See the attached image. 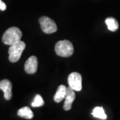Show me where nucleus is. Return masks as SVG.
Instances as JSON below:
<instances>
[{
	"mask_svg": "<svg viewBox=\"0 0 120 120\" xmlns=\"http://www.w3.org/2000/svg\"><path fill=\"white\" fill-rule=\"evenodd\" d=\"M92 115L95 117H97L101 120H106L107 116L104 112V109L102 107H95L92 112Z\"/></svg>",
	"mask_w": 120,
	"mask_h": 120,
	"instance_id": "nucleus-12",
	"label": "nucleus"
},
{
	"mask_svg": "<svg viewBox=\"0 0 120 120\" xmlns=\"http://www.w3.org/2000/svg\"><path fill=\"white\" fill-rule=\"evenodd\" d=\"M75 98V94L71 87H68L66 91V95L65 97V102L64 105V109L65 111H69L71 109L72 103Z\"/></svg>",
	"mask_w": 120,
	"mask_h": 120,
	"instance_id": "nucleus-8",
	"label": "nucleus"
},
{
	"mask_svg": "<svg viewBox=\"0 0 120 120\" xmlns=\"http://www.w3.org/2000/svg\"><path fill=\"white\" fill-rule=\"evenodd\" d=\"M66 91H67V87L64 85H61L58 87L53 98V99L56 103H60L64 99H65L66 95Z\"/></svg>",
	"mask_w": 120,
	"mask_h": 120,
	"instance_id": "nucleus-9",
	"label": "nucleus"
},
{
	"mask_svg": "<svg viewBox=\"0 0 120 120\" xmlns=\"http://www.w3.org/2000/svg\"><path fill=\"white\" fill-rule=\"evenodd\" d=\"M38 59L35 56H31L25 64L24 69L27 73L34 74L38 69Z\"/></svg>",
	"mask_w": 120,
	"mask_h": 120,
	"instance_id": "nucleus-6",
	"label": "nucleus"
},
{
	"mask_svg": "<svg viewBox=\"0 0 120 120\" xmlns=\"http://www.w3.org/2000/svg\"><path fill=\"white\" fill-rule=\"evenodd\" d=\"M68 84L69 87L74 91H79L82 89V77L81 74L77 72L70 73L68 76Z\"/></svg>",
	"mask_w": 120,
	"mask_h": 120,
	"instance_id": "nucleus-5",
	"label": "nucleus"
},
{
	"mask_svg": "<svg viewBox=\"0 0 120 120\" xmlns=\"http://www.w3.org/2000/svg\"><path fill=\"white\" fill-rule=\"evenodd\" d=\"M17 115L27 120H31L34 117L33 112L29 107H23L19 109L17 112Z\"/></svg>",
	"mask_w": 120,
	"mask_h": 120,
	"instance_id": "nucleus-10",
	"label": "nucleus"
},
{
	"mask_svg": "<svg viewBox=\"0 0 120 120\" xmlns=\"http://www.w3.org/2000/svg\"><path fill=\"white\" fill-rule=\"evenodd\" d=\"M55 50L57 55L64 57H68L73 53V46L68 40L60 41L56 44Z\"/></svg>",
	"mask_w": 120,
	"mask_h": 120,
	"instance_id": "nucleus-2",
	"label": "nucleus"
},
{
	"mask_svg": "<svg viewBox=\"0 0 120 120\" xmlns=\"http://www.w3.org/2000/svg\"><path fill=\"white\" fill-rule=\"evenodd\" d=\"M26 48V43L22 41H19L17 43L10 45L9 49V60L11 62H17L20 59L23 50Z\"/></svg>",
	"mask_w": 120,
	"mask_h": 120,
	"instance_id": "nucleus-3",
	"label": "nucleus"
},
{
	"mask_svg": "<svg viewBox=\"0 0 120 120\" xmlns=\"http://www.w3.org/2000/svg\"><path fill=\"white\" fill-rule=\"evenodd\" d=\"M105 22L107 25L108 30L111 31H116L119 27L118 22L113 17H108L105 19Z\"/></svg>",
	"mask_w": 120,
	"mask_h": 120,
	"instance_id": "nucleus-11",
	"label": "nucleus"
},
{
	"mask_svg": "<svg viewBox=\"0 0 120 120\" xmlns=\"http://www.w3.org/2000/svg\"><path fill=\"white\" fill-rule=\"evenodd\" d=\"M0 90L4 91L6 100H10L12 98V84L8 79H3L0 82Z\"/></svg>",
	"mask_w": 120,
	"mask_h": 120,
	"instance_id": "nucleus-7",
	"label": "nucleus"
},
{
	"mask_svg": "<svg viewBox=\"0 0 120 120\" xmlns=\"http://www.w3.org/2000/svg\"><path fill=\"white\" fill-rule=\"evenodd\" d=\"M43 105H44V101L43 98H41V96L40 95H36L34 99V101L31 103L32 107H41Z\"/></svg>",
	"mask_w": 120,
	"mask_h": 120,
	"instance_id": "nucleus-13",
	"label": "nucleus"
},
{
	"mask_svg": "<svg viewBox=\"0 0 120 120\" xmlns=\"http://www.w3.org/2000/svg\"><path fill=\"white\" fill-rule=\"evenodd\" d=\"M6 9V5L1 0H0V10L4 11Z\"/></svg>",
	"mask_w": 120,
	"mask_h": 120,
	"instance_id": "nucleus-14",
	"label": "nucleus"
},
{
	"mask_svg": "<svg viewBox=\"0 0 120 120\" xmlns=\"http://www.w3.org/2000/svg\"><path fill=\"white\" fill-rule=\"evenodd\" d=\"M22 32L16 27H11L6 30L2 38V41L5 45H11L21 41Z\"/></svg>",
	"mask_w": 120,
	"mask_h": 120,
	"instance_id": "nucleus-1",
	"label": "nucleus"
},
{
	"mask_svg": "<svg viewBox=\"0 0 120 120\" xmlns=\"http://www.w3.org/2000/svg\"><path fill=\"white\" fill-rule=\"evenodd\" d=\"M39 22L41 30L45 34H51L56 32L57 30L55 22L52 20V19H50L49 17H45V16L40 17V19H39Z\"/></svg>",
	"mask_w": 120,
	"mask_h": 120,
	"instance_id": "nucleus-4",
	"label": "nucleus"
}]
</instances>
